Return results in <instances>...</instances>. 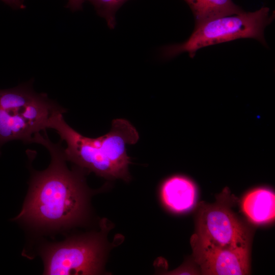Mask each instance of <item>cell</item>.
<instances>
[{
    "label": "cell",
    "mask_w": 275,
    "mask_h": 275,
    "mask_svg": "<svg viewBox=\"0 0 275 275\" xmlns=\"http://www.w3.org/2000/svg\"><path fill=\"white\" fill-rule=\"evenodd\" d=\"M59 112L66 110L46 93L35 92L31 81L0 90V155L8 142L33 143L35 136L46 131L50 119Z\"/></svg>",
    "instance_id": "3"
},
{
    "label": "cell",
    "mask_w": 275,
    "mask_h": 275,
    "mask_svg": "<svg viewBox=\"0 0 275 275\" xmlns=\"http://www.w3.org/2000/svg\"><path fill=\"white\" fill-rule=\"evenodd\" d=\"M242 209L254 223L261 224L269 222L275 216L274 194L266 189H255L244 197Z\"/></svg>",
    "instance_id": "9"
},
{
    "label": "cell",
    "mask_w": 275,
    "mask_h": 275,
    "mask_svg": "<svg viewBox=\"0 0 275 275\" xmlns=\"http://www.w3.org/2000/svg\"><path fill=\"white\" fill-rule=\"evenodd\" d=\"M194 15L196 24L222 16L243 11L232 0H184Z\"/></svg>",
    "instance_id": "10"
},
{
    "label": "cell",
    "mask_w": 275,
    "mask_h": 275,
    "mask_svg": "<svg viewBox=\"0 0 275 275\" xmlns=\"http://www.w3.org/2000/svg\"><path fill=\"white\" fill-rule=\"evenodd\" d=\"M196 233L222 246L249 249L246 229L228 208L220 205L204 204L200 208Z\"/></svg>",
    "instance_id": "6"
},
{
    "label": "cell",
    "mask_w": 275,
    "mask_h": 275,
    "mask_svg": "<svg viewBox=\"0 0 275 275\" xmlns=\"http://www.w3.org/2000/svg\"><path fill=\"white\" fill-rule=\"evenodd\" d=\"M63 113L55 114L48 128L55 130L65 142L63 153L70 161L87 172L109 179L130 180L128 171L130 158L127 146L135 144L139 139L136 128L128 120L113 121L110 131L96 138L86 137L70 126L65 121Z\"/></svg>",
    "instance_id": "2"
},
{
    "label": "cell",
    "mask_w": 275,
    "mask_h": 275,
    "mask_svg": "<svg viewBox=\"0 0 275 275\" xmlns=\"http://www.w3.org/2000/svg\"><path fill=\"white\" fill-rule=\"evenodd\" d=\"M190 244L195 262L203 274L244 275L249 273V249L222 246L192 235Z\"/></svg>",
    "instance_id": "7"
},
{
    "label": "cell",
    "mask_w": 275,
    "mask_h": 275,
    "mask_svg": "<svg viewBox=\"0 0 275 275\" xmlns=\"http://www.w3.org/2000/svg\"><path fill=\"white\" fill-rule=\"evenodd\" d=\"M94 6L97 13L104 18L110 29H114L117 10L128 0H87Z\"/></svg>",
    "instance_id": "11"
},
{
    "label": "cell",
    "mask_w": 275,
    "mask_h": 275,
    "mask_svg": "<svg viewBox=\"0 0 275 275\" xmlns=\"http://www.w3.org/2000/svg\"><path fill=\"white\" fill-rule=\"evenodd\" d=\"M273 20L269 9L263 7L254 12H242L213 18L196 24L195 29L185 42L161 48L162 58L170 59L182 52L193 58L203 47L241 38H253L264 45L265 27Z\"/></svg>",
    "instance_id": "4"
},
{
    "label": "cell",
    "mask_w": 275,
    "mask_h": 275,
    "mask_svg": "<svg viewBox=\"0 0 275 275\" xmlns=\"http://www.w3.org/2000/svg\"><path fill=\"white\" fill-rule=\"evenodd\" d=\"M161 196L165 205L176 212H183L194 205L196 189L188 179L175 176L166 180L161 187Z\"/></svg>",
    "instance_id": "8"
},
{
    "label": "cell",
    "mask_w": 275,
    "mask_h": 275,
    "mask_svg": "<svg viewBox=\"0 0 275 275\" xmlns=\"http://www.w3.org/2000/svg\"><path fill=\"white\" fill-rule=\"evenodd\" d=\"M34 143L41 144L51 157L48 168L33 171L29 190L19 214L12 220L36 229L59 230L84 220L89 191L84 175L87 172L75 166H67L62 141H50L46 132L37 134Z\"/></svg>",
    "instance_id": "1"
},
{
    "label": "cell",
    "mask_w": 275,
    "mask_h": 275,
    "mask_svg": "<svg viewBox=\"0 0 275 275\" xmlns=\"http://www.w3.org/2000/svg\"><path fill=\"white\" fill-rule=\"evenodd\" d=\"M13 9H23L25 7L22 0H1Z\"/></svg>",
    "instance_id": "13"
},
{
    "label": "cell",
    "mask_w": 275,
    "mask_h": 275,
    "mask_svg": "<svg viewBox=\"0 0 275 275\" xmlns=\"http://www.w3.org/2000/svg\"><path fill=\"white\" fill-rule=\"evenodd\" d=\"M67 7L72 11L79 10L82 9V4L87 0H68Z\"/></svg>",
    "instance_id": "12"
},
{
    "label": "cell",
    "mask_w": 275,
    "mask_h": 275,
    "mask_svg": "<svg viewBox=\"0 0 275 275\" xmlns=\"http://www.w3.org/2000/svg\"><path fill=\"white\" fill-rule=\"evenodd\" d=\"M104 236L100 232L91 233L47 245L41 252L44 265L43 274L100 273L106 253Z\"/></svg>",
    "instance_id": "5"
}]
</instances>
